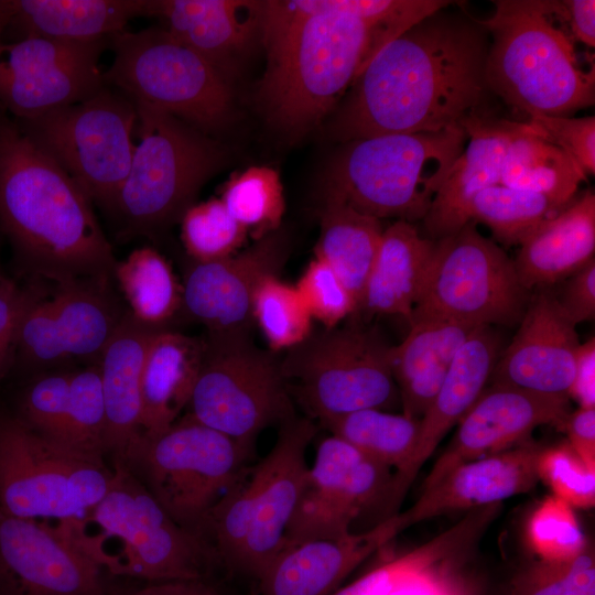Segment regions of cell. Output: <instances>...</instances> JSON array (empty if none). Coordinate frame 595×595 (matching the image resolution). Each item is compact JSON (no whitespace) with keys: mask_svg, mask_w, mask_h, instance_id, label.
Listing matches in <instances>:
<instances>
[{"mask_svg":"<svg viewBox=\"0 0 595 595\" xmlns=\"http://www.w3.org/2000/svg\"><path fill=\"white\" fill-rule=\"evenodd\" d=\"M444 0L262 1L267 67L258 95L289 137L317 126L389 42L445 8Z\"/></svg>","mask_w":595,"mask_h":595,"instance_id":"obj_1","label":"cell"},{"mask_svg":"<svg viewBox=\"0 0 595 595\" xmlns=\"http://www.w3.org/2000/svg\"><path fill=\"white\" fill-rule=\"evenodd\" d=\"M451 6V4H450ZM442 8L386 44L356 77L328 122L338 142L437 132L494 112L485 65L489 34L464 9Z\"/></svg>","mask_w":595,"mask_h":595,"instance_id":"obj_2","label":"cell"},{"mask_svg":"<svg viewBox=\"0 0 595 595\" xmlns=\"http://www.w3.org/2000/svg\"><path fill=\"white\" fill-rule=\"evenodd\" d=\"M0 231L24 269L55 284L113 275L117 261L93 202L2 108Z\"/></svg>","mask_w":595,"mask_h":595,"instance_id":"obj_3","label":"cell"},{"mask_svg":"<svg viewBox=\"0 0 595 595\" xmlns=\"http://www.w3.org/2000/svg\"><path fill=\"white\" fill-rule=\"evenodd\" d=\"M105 496L55 527L111 576L149 583L209 578L219 565L212 547L178 524L119 463Z\"/></svg>","mask_w":595,"mask_h":595,"instance_id":"obj_4","label":"cell"},{"mask_svg":"<svg viewBox=\"0 0 595 595\" xmlns=\"http://www.w3.org/2000/svg\"><path fill=\"white\" fill-rule=\"evenodd\" d=\"M480 20L489 34L490 94L528 118L566 117L594 105L595 67L584 68L553 1L495 0Z\"/></svg>","mask_w":595,"mask_h":595,"instance_id":"obj_5","label":"cell"},{"mask_svg":"<svg viewBox=\"0 0 595 595\" xmlns=\"http://www.w3.org/2000/svg\"><path fill=\"white\" fill-rule=\"evenodd\" d=\"M316 432L307 416L281 424L270 452L209 511L201 536L225 567L258 581L281 550Z\"/></svg>","mask_w":595,"mask_h":595,"instance_id":"obj_6","label":"cell"},{"mask_svg":"<svg viewBox=\"0 0 595 595\" xmlns=\"http://www.w3.org/2000/svg\"><path fill=\"white\" fill-rule=\"evenodd\" d=\"M466 141L456 127L344 142L326 170L324 194L377 219L422 220Z\"/></svg>","mask_w":595,"mask_h":595,"instance_id":"obj_7","label":"cell"},{"mask_svg":"<svg viewBox=\"0 0 595 595\" xmlns=\"http://www.w3.org/2000/svg\"><path fill=\"white\" fill-rule=\"evenodd\" d=\"M137 109L129 173L107 210L125 238H154L194 204L203 185L227 163L226 149L185 121L143 102Z\"/></svg>","mask_w":595,"mask_h":595,"instance_id":"obj_8","label":"cell"},{"mask_svg":"<svg viewBox=\"0 0 595 595\" xmlns=\"http://www.w3.org/2000/svg\"><path fill=\"white\" fill-rule=\"evenodd\" d=\"M253 450L186 414L162 432L139 433L116 463L178 524L201 536L213 507L248 474Z\"/></svg>","mask_w":595,"mask_h":595,"instance_id":"obj_9","label":"cell"},{"mask_svg":"<svg viewBox=\"0 0 595 595\" xmlns=\"http://www.w3.org/2000/svg\"><path fill=\"white\" fill-rule=\"evenodd\" d=\"M108 47L113 61L104 82L133 102L156 107L210 137L232 121L230 80L165 29L125 30Z\"/></svg>","mask_w":595,"mask_h":595,"instance_id":"obj_10","label":"cell"},{"mask_svg":"<svg viewBox=\"0 0 595 595\" xmlns=\"http://www.w3.org/2000/svg\"><path fill=\"white\" fill-rule=\"evenodd\" d=\"M390 349L379 332L359 324L323 327L280 359L291 398L318 423L400 403Z\"/></svg>","mask_w":595,"mask_h":595,"instance_id":"obj_11","label":"cell"},{"mask_svg":"<svg viewBox=\"0 0 595 595\" xmlns=\"http://www.w3.org/2000/svg\"><path fill=\"white\" fill-rule=\"evenodd\" d=\"M137 118L133 101L105 84L85 100L14 120L39 150L107 212L130 170Z\"/></svg>","mask_w":595,"mask_h":595,"instance_id":"obj_12","label":"cell"},{"mask_svg":"<svg viewBox=\"0 0 595 595\" xmlns=\"http://www.w3.org/2000/svg\"><path fill=\"white\" fill-rule=\"evenodd\" d=\"M187 415L239 442L255 445L267 428L296 415L275 353L251 333L206 334Z\"/></svg>","mask_w":595,"mask_h":595,"instance_id":"obj_13","label":"cell"},{"mask_svg":"<svg viewBox=\"0 0 595 595\" xmlns=\"http://www.w3.org/2000/svg\"><path fill=\"white\" fill-rule=\"evenodd\" d=\"M112 467L32 430L0 409V512L21 519L69 520L107 493Z\"/></svg>","mask_w":595,"mask_h":595,"instance_id":"obj_14","label":"cell"},{"mask_svg":"<svg viewBox=\"0 0 595 595\" xmlns=\"http://www.w3.org/2000/svg\"><path fill=\"white\" fill-rule=\"evenodd\" d=\"M529 299L530 291L520 282L513 260L469 220L456 232L435 240L411 317L513 326Z\"/></svg>","mask_w":595,"mask_h":595,"instance_id":"obj_15","label":"cell"},{"mask_svg":"<svg viewBox=\"0 0 595 595\" xmlns=\"http://www.w3.org/2000/svg\"><path fill=\"white\" fill-rule=\"evenodd\" d=\"M110 279H82L42 292L20 323L13 367L44 372L71 360L98 364L126 314Z\"/></svg>","mask_w":595,"mask_h":595,"instance_id":"obj_16","label":"cell"},{"mask_svg":"<svg viewBox=\"0 0 595 595\" xmlns=\"http://www.w3.org/2000/svg\"><path fill=\"white\" fill-rule=\"evenodd\" d=\"M391 468L365 455L346 441L323 439L307 469L283 543L344 537L363 513L390 517Z\"/></svg>","mask_w":595,"mask_h":595,"instance_id":"obj_17","label":"cell"},{"mask_svg":"<svg viewBox=\"0 0 595 595\" xmlns=\"http://www.w3.org/2000/svg\"><path fill=\"white\" fill-rule=\"evenodd\" d=\"M108 46L40 36L0 40V108L24 120L85 100L105 85L98 62Z\"/></svg>","mask_w":595,"mask_h":595,"instance_id":"obj_18","label":"cell"},{"mask_svg":"<svg viewBox=\"0 0 595 595\" xmlns=\"http://www.w3.org/2000/svg\"><path fill=\"white\" fill-rule=\"evenodd\" d=\"M108 575L56 528L0 512V595H108Z\"/></svg>","mask_w":595,"mask_h":595,"instance_id":"obj_19","label":"cell"},{"mask_svg":"<svg viewBox=\"0 0 595 595\" xmlns=\"http://www.w3.org/2000/svg\"><path fill=\"white\" fill-rule=\"evenodd\" d=\"M289 257V241L279 230L242 251L187 266L182 284V311L206 334L251 333L252 301L260 282L277 274Z\"/></svg>","mask_w":595,"mask_h":595,"instance_id":"obj_20","label":"cell"},{"mask_svg":"<svg viewBox=\"0 0 595 595\" xmlns=\"http://www.w3.org/2000/svg\"><path fill=\"white\" fill-rule=\"evenodd\" d=\"M570 412L569 397L490 383L458 422L450 443L428 474L423 488L463 463L523 443L540 425L552 424L563 429Z\"/></svg>","mask_w":595,"mask_h":595,"instance_id":"obj_21","label":"cell"},{"mask_svg":"<svg viewBox=\"0 0 595 595\" xmlns=\"http://www.w3.org/2000/svg\"><path fill=\"white\" fill-rule=\"evenodd\" d=\"M580 345L575 325L555 294L541 289L530 295L519 328L501 350L490 382L569 397Z\"/></svg>","mask_w":595,"mask_h":595,"instance_id":"obj_22","label":"cell"},{"mask_svg":"<svg viewBox=\"0 0 595 595\" xmlns=\"http://www.w3.org/2000/svg\"><path fill=\"white\" fill-rule=\"evenodd\" d=\"M541 447L523 442L500 453L463 463L423 488L405 511L392 516L398 532L457 510H472L526 494L538 483Z\"/></svg>","mask_w":595,"mask_h":595,"instance_id":"obj_23","label":"cell"},{"mask_svg":"<svg viewBox=\"0 0 595 595\" xmlns=\"http://www.w3.org/2000/svg\"><path fill=\"white\" fill-rule=\"evenodd\" d=\"M500 348V338L491 326H480L457 351L436 396L420 420L419 437L411 457L393 474L389 505L391 516L399 512L420 468L485 390Z\"/></svg>","mask_w":595,"mask_h":595,"instance_id":"obj_24","label":"cell"},{"mask_svg":"<svg viewBox=\"0 0 595 595\" xmlns=\"http://www.w3.org/2000/svg\"><path fill=\"white\" fill-rule=\"evenodd\" d=\"M399 533L391 517L344 537L283 543L258 578L261 595H333L342 582Z\"/></svg>","mask_w":595,"mask_h":595,"instance_id":"obj_25","label":"cell"},{"mask_svg":"<svg viewBox=\"0 0 595 595\" xmlns=\"http://www.w3.org/2000/svg\"><path fill=\"white\" fill-rule=\"evenodd\" d=\"M149 15L163 19L172 36L229 80L241 58L260 40L261 1L149 0Z\"/></svg>","mask_w":595,"mask_h":595,"instance_id":"obj_26","label":"cell"},{"mask_svg":"<svg viewBox=\"0 0 595 595\" xmlns=\"http://www.w3.org/2000/svg\"><path fill=\"white\" fill-rule=\"evenodd\" d=\"M515 121L489 112L474 115L463 122L467 133L465 148L422 219L424 237L439 240L456 232L470 220L469 208L476 194L500 184L501 164Z\"/></svg>","mask_w":595,"mask_h":595,"instance_id":"obj_27","label":"cell"},{"mask_svg":"<svg viewBox=\"0 0 595 595\" xmlns=\"http://www.w3.org/2000/svg\"><path fill=\"white\" fill-rule=\"evenodd\" d=\"M160 329L127 310L97 364L106 408L105 453L111 464L121 459L140 433L142 370L149 345Z\"/></svg>","mask_w":595,"mask_h":595,"instance_id":"obj_28","label":"cell"},{"mask_svg":"<svg viewBox=\"0 0 595 595\" xmlns=\"http://www.w3.org/2000/svg\"><path fill=\"white\" fill-rule=\"evenodd\" d=\"M404 339L390 349V364L403 414L423 416L459 348L480 326L437 317L412 316Z\"/></svg>","mask_w":595,"mask_h":595,"instance_id":"obj_29","label":"cell"},{"mask_svg":"<svg viewBox=\"0 0 595 595\" xmlns=\"http://www.w3.org/2000/svg\"><path fill=\"white\" fill-rule=\"evenodd\" d=\"M519 246L513 263L528 291L556 283L578 271L595 253L594 192L587 190L544 219Z\"/></svg>","mask_w":595,"mask_h":595,"instance_id":"obj_30","label":"cell"},{"mask_svg":"<svg viewBox=\"0 0 595 595\" xmlns=\"http://www.w3.org/2000/svg\"><path fill=\"white\" fill-rule=\"evenodd\" d=\"M204 354V338L169 328L153 336L141 378L140 433L155 434L188 404Z\"/></svg>","mask_w":595,"mask_h":595,"instance_id":"obj_31","label":"cell"},{"mask_svg":"<svg viewBox=\"0 0 595 595\" xmlns=\"http://www.w3.org/2000/svg\"><path fill=\"white\" fill-rule=\"evenodd\" d=\"M434 244L405 220L383 229L357 312L401 315L409 321Z\"/></svg>","mask_w":595,"mask_h":595,"instance_id":"obj_32","label":"cell"},{"mask_svg":"<svg viewBox=\"0 0 595 595\" xmlns=\"http://www.w3.org/2000/svg\"><path fill=\"white\" fill-rule=\"evenodd\" d=\"M149 0H12L14 25L23 36L64 42L109 41L128 22L148 15ZM8 26V28H9Z\"/></svg>","mask_w":595,"mask_h":595,"instance_id":"obj_33","label":"cell"},{"mask_svg":"<svg viewBox=\"0 0 595 595\" xmlns=\"http://www.w3.org/2000/svg\"><path fill=\"white\" fill-rule=\"evenodd\" d=\"M382 231L380 219L324 194L315 258L333 269L355 298L358 307Z\"/></svg>","mask_w":595,"mask_h":595,"instance_id":"obj_34","label":"cell"},{"mask_svg":"<svg viewBox=\"0 0 595 595\" xmlns=\"http://www.w3.org/2000/svg\"><path fill=\"white\" fill-rule=\"evenodd\" d=\"M586 178L565 152L527 121H515L501 164V185L566 206Z\"/></svg>","mask_w":595,"mask_h":595,"instance_id":"obj_35","label":"cell"},{"mask_svg":"<svg viewBox=\"0 0 595 595\" xmlns=\"http://www.w3.org/2000/svg\"><path fill=\"white\" fill-rule=\"evenodd\" d=\"M485 532L483 521L467 513L429 542L375 566L333 595H393L443 563L466 559Z\"/></svg>","mask_w":595,"mask_h":595,"instance_id":"obj_36","label":"cell"},{"mask_svg":"<svg viewBox=\"0 0 595 595\" xmlns=\"http://www.w3.org/2000/svg\"><path fill=\"white\" fill-rule=\"evenodd\" d=\"M113 277L129 312L140 322L161 328L182 311V284L167 260L154 248L143 246L117 261Z\"/></svg>","mask_w":595,"mask_h":595,"instance_id":"obj_37","label":"cell"},{"mask_svg":"<svg viewBox=\"0 0 595 595\" xmlns=\"http://www.w3.org/2000/svg\"><path fill=\"white\" fill-rule=\"evenodd\" d=\"M320 425L396 472L411 457L420 431L419 419L379 409L350 412Z\"/></svg>","mask_w":595,"mask_h":595,"instance_id":"obj_38","label":"cell"},{"mask_svg":"<svg viewBox=\"0 0 595 595\" xmlns=\"http://www.w3.org/2000/svg\"><path fill=\"white\" fill-rule=\"evenodd\" d=\"M564 207L541 194L498 184L476 194L469 217L485 224L497 240L510 246L520 245L539 224Z\"/></svg>","mask_w":595,"mask_h":595,"instance_id":"obj_39","label":"cell"},{"mask_svg":"<svg viewBox=\"0 0 595 595\" xmlns=\"http://www.w3.org/2000/svg\"><path fill=\"white\" fill-rule=\"evenodd\" d=\"M230 216L255 240L280 229L285 209L279 173L268 166H251L235 173L219 197Z\"/></svg>","mask_w":595,"mask_h":595,"instance_id":"obj_40","label":"cell"},{"mask_svg":"<svg viewBox=\"0 0 595 595\" xmlns=\"http://www.w3.org/2000/svg\"><path fill=\"white\" fill-rule=\"evenodd\" d=\"M106 408L97 364L73 370L68 404L57 443L105 461Z\"/></svg>","mask_w":595,"mask_h":595,"instance_id":"obj_41","label":"cell"},{"mask_svg":"<svg viewBox=\"0 0 595 595\" xmlns=\"http://www.w3.org/2000/svg\"><path fill=\"white\" fill-rule=\"evenodd\" d=\"M251 316L273 353L293 348L313 331V318L295 285L277 274L266 277L258 285Z\"/></svg>","mask_w":595,"mask_h":595,"instance_id":"obj_42","label":"cell"},{"mask_svg":"<svg viewBox=\"0 0 595 595\" xmlns=\"http://www.w3.org/2000/svg\"><path fill=\"white\" fill-rule=\"evenodd\" d=\"M181 238L194 261H212L238 251L248 231L227 212L220 198L193 204L183 214Z\"/></svg>","mask_w":595,"mask_h":595,"instance_id":"obj_43","label":"cell"},{"mask_svg":"<svg viewBox=\"0 0 595 595\" xmlns=\"http://www.w3.org/2000/svg\"><path fill=\"white\" fill-rule=\"evenodd\" d=\"M507 595H595V556L587 547L567 560H541L510 578Z\"/></svg>","mask_w":595,"mask_h":595,"instance_id":"obj_44","label":"cell"},{"mask_svg":"<svg viewBox=\"0 0 595 595\" xmlns=\"http://www.w3.org/2000/svg\"><path fill=\"white\" fill-rule=\"evenodd\" d=\"M526 540L541 560L572 559L587 547L574 508L554 495L544 497L531 511Z\"/></svg>","mask_w":595,"mask_h":595,"instance_id":"obj_45","label":"cell"},{"mask_svg":"<svg viewBox=\"0 0 595 595\" xmlns=\"http://www.w3.org/2000/svg\"><path fill=\"white\" fill-rule=\"evenodd\" d=\"M537 475L554 496L573 508L594 507L595 469L587 466L567 442L540 450Z\"/></svg>","mask_w":595,"mask_h":595,"instance_id":"obj_46","label":"cell"},{"mask_svg":"<svg viewBox=\"0 0 595 595\" xmlns=\"http://www.w3.org/2000/svg\"><path fill=\"white\" fill-rule=\"evenodd\" d=\"M73 370H47L23 390L18 412L22 422L41 435L57 441L65 419Z\"/></svg>","mask_w":595,"mask_h":595,"instance_id":"obj_47","label":"cell"},{"mask_svg":"<svg viewBox=\"0 0 595 595\" xmlns=\"http://www.w3.org/2000/svg\"><path fill=\"white\" fill-rule=\"evenodd\" d=\"M312 318L332 328L357 313V302L339 277L322 260L314 258L295 284Z\"/></svg>","mask_w":595,"mask_h":595,"instance_id":"obj_48","label":"cell"},{"mask_svg":"<svg viewBox=\"0 0 595 595\" xmlns=\"http://www.w3.org/2000/svg\"><path fill=\"white\" fill-rule=\"evenodd\" d=\"M527 122L542 137L565 152L583 174H595V118L532 116Z\"/></svg>","mask_w":595,"mask_h":595,"instance_id":"obj_49","label":"cell"},{"mask_svg":"<svg viewBox=\"0 0 595 595\" xmlns=\"http://www.w3.org/2000/svg\"><path fill=\"white\" fill-rule=\"evenodd\" d=\"M41 293L39 288L21 286L0 272V381L12 369L22 317Z\"/></svg>","mask_w":595,"mask_h":595,"instance_id":"obj_50","label":"cell"},{"mask_svg":"<svg viewBox=\"0 0 595 595\" xmlns=\"http://www.w3.org/2000/svg\"><path fill=\"white\" fill-rule=\"evenodd\" d=\"M454 560L424 573L393 595H489L486 581Z\"/></svg>","mask_w":595,"mask_h":595,"instance_id":"obj_51","label":"cell"},{"mask_svg":"<svg viewBox=\"0 0 595 595\" xmlns=\"http://www.w3.org/2000/svg\"><path fill=\"white\" fill-rule=\"evenodd\" d=\"M558 303L566 317L577 324L595 316V259L569 277Z\"/></svg>","mask_w":595,"mask_h":595,"instance_id":"obj_52","label":"cell"},{"mask_svg":"<svg viewBox=\"0 0 595 595\" xmlns=\"http://www.w3.org/2000/svg\"><path fill=\"white\" fill-rule=\"evenodd\" d=\"M553 4L556 15L573 41L593 48L595 46V1L562 0L553 1Z\"/></svg>","mask_w":595,"mask_h":595,"instance_id":"obj_53","label":"cell"},{"mask_svg":"<svg viewBox=\"0 0 595 595\" xmlns=\"http://www.w3.org/2000/svg\"><path fill=\"white\" fill-rule=\"evenodd\" d=\"M563 430L573 451L595 469V408H578L570 412Z\"/></svg>","mask_w":595,"mask_h":595,"instance_id":"obj_54","label":"cell"},{"mask_svg":"<svg viewBox=\"0 0 595 595\" xmlns=\"http://www.w3.org/2000/svg\"><path fill=\"white\" fill-rule=\"evenodd\" d=\"M580 408H595V340L594 338L580 345L574 378L569 390Z\"/></svg>","mask_w":595,"mask_h":595,"instance_id":"obj_55","label":"cell"},{"mask_svg":"<svg viewBox=\"0 0 595 595\" xmlns=\"http://www.w3.org/2000/svg\"><path fill=\"white\" fill-rule=\"evenodd\" d=\"M127 595H230L209 578L152 582Z\"/></svg>","mask_w":595,"mask_h":595,"instance_id":"obj_56","label":"cell"},{"mask_svg":"<svg viewBox=\"0 0 595 595\" xmlns=\"http://www.w3.org/2000/svg\"><path fill=\"white\" fill-rule=\"evenodd\" d=\"M12 0H0V40L12 18Z\"/></svg>","mask_w":595,"mask_h":595,"instance_id":"obj_57","label":"cell"}]
</instances>
